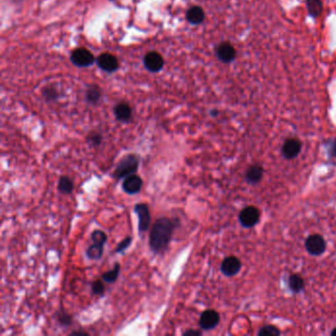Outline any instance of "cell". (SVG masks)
<instances>
[{"label":"cell","instance_id":"f1b7e54d","mask_svg":"<svg viewBox=\"0 0 336 336\" xmlns=\"http://www.w3.org/2000/svg\"><path fill=\"white\" fill-rule=\"evenodd\" d=\"M182 335H201V331L199 330H196V329H188V330H185Z\"/></svg>","mask_w":336,"mask_h":336},{"label":"cell","instance_id":"9c48e42d","mask_svg":"<svg viewBox=\"0 0 336 336\" xmlns=\"http://www.w3.org/2000/svg\"><path fill=\"white\" fill-rule=\"evenodd\" d=\"M143 185V181L140 177L136 174L130 175L125 179L123 182V189L127 195L133 196L140 193Z\"/></svg>","mask_w":336,"mask_h":336},{"label":"cell","instance_id":"7a4b0ae2","mask_svg":"<svg viewBox=\"0 0 336 336\" xmlns=\"http://www.w3.org/2000/svg\"><path fill=\"white\" fill-rule=\"evenodd\" d=\"M139 163H140L139 155L130 153L124 156L118 161L116 167L112 173L113 179L119 181L122 179H126L130 175L136 174L139 168Z\"/></svg>","mask_w":336,"mask_h":336},{"label":"cell","instance_id":"8992f818","mask_svg":"<svg viewBox=\"0 0 336 336\" xmlns=\"http://www.w3.org/2000/svg\"><path fill=\"white\" fill-rule=\"evenodd\" d=\"M220 322V315L214 309L204 310L199 319V326L203 330H211L215 328Z\"/></svg>","mask_w":336,"mask_h":336},{"label":"cell","instance_id":"d4e9b609","mask_svg":"<svg viewBox=\"0 0 336 336\" xmlns=\"http://www.w3.org/2000/svg\"><path fill=\"white\" fill-rule=\"evenodd\" d=\"M279 334H280V330L272 325L263 326L258 332V335L263 336H276L279 335Z\"/></svg>","mask_w":336,"mask_h":336},{"label":"cell","instance_id":"4fadbf2b","mask_svg":"<svg viewBox=\"0 0 336 336\" xmlns=\"http://www.w3.org/2000/svg\"><path fill=\"white\" fill-rule=\"evenodd\" d=\"M99 67L107 72H113L118 68L116 57L111 54H103L97 58Z\"/></svg>","mask_w":336,"mask_h":336},{"label":"cell","instance_id":"4dcf8cb0","mask_svg":"<svg viewBox=\"0 0 336 336\" xmlns=\"http://www.w3.org/2000/svg\"><path fill=\"white\" fill-rule=\"evenodd\" d=\"M331 335L336 336V328L335 329H333V330H332V332H331Z\"/></svg>","mask_w":336,"mask_h":336},{"label":"cell","instance_id":"2e32d148","mask_svg":"<svg viewBox=\"0 0 336 336\" xmlns=\"http://www.w3.org/2000/svg\"><path fill=\"white\" fill-rule=\"evenodd\" d=\"M262 176H263V169H262V167L258 166V165H254V166H252L248 170L247 175H246V179L250 183L254 184V183H257L261 180Z\"/></svg>","mask_w":336,"mask_h":336},{"label":"cell","instance_id":"3957f363","mask_svg":"<svg viewBox=\"0 0 336 336\" xmlns=\"http://www.w3.org/2000/svg\"><path fill=\"white\" fill-rule=\"evenodd\" d=\"M134 213L137 215L138 218V231L139 233L146 232L151 222V214L148 204L146 203H136L134 205Z\"/></svg>","mask_w":336,"mask_h":336},{"label":"cell","instance_id":"9a60e30c","mask_svg":"<svg viewBox=\"0 0 336 336\" xmlns=\"http://www.w3.org/2000/svg\"><path fill=\"white\" fill-rule=\"evenodd\" d=\"M186 19L193 25H199L204 21L205 13L201 7L194 6L187 10Z\"/></svg>","mask_w":336,"mask_h":336},{"label":"cell","instance_id":"6da1fadb","mask_svg":"<svg viewBox=\"0 0 336 336\" xmlns=\"http://www.w3.org/2000/svg\"><path fill=\"white\" fill-rule=\"evenodd\" d=\"M177 227L175 220L168 217H161L155 221L149 236V247L154 253L166 252Z\"/></svg>","mask_w":336,"mask_h":336},{"label":"cell","instance_id":"cb8c5ba5","mask_svg":"<svg viewBox=\"0 0 336 336\" xmlns=\"http://www.w3.org/2000/svg\"><path fill=\"white\" fill-rule=\"evenodd\" d=\"M57 322H59L60 325H62L64 327H68L73 323V318L66 311L60 310L57 314Z\"/></svg>","mask_w":336,"mask_h":336},{"label":"cell","instance_id":"1f68e13d","mask_svg":"<svg viewBox=\"0 0 336 336\" xmlns=\"http://www.w3.org/2000/svg\"><path fill=\"white\" fill-rule=\"evenodd\" d=\"M335 155H336V146H335Z\"/></svg>","mask_w":336,"mask_h":336},{"label":"cell","instance_id":"5bb4252c","mask_svg":"<svg viewBox=\"0 0 336 336\" xmlns=\"http://www.w3.org/2000/svg\"><path fill=\"white\" fill-rule=\"evenodd\" d=\"M113 112H114L115 118L118 122H122V123H127V122H129V119L131 118V115H132L131 108L126 103H119V104H117L114 107Z\"/></svg>","mask_w":336,"mask_h":336},{"label":"cell","instance_id":"8fae6325","mask_svg":"<svg viewBox=\"0 0 336 336\" xmlns=\"http://www.w3.org/2000/svg\"><path fill=\"white\" fill-rule=\"evenodd\" d=\"M302 149V143L297 138H289L285 141L282 147V153L287 159H294Z\"/></svg>","mask_w":336,"mask_h":336},{"label":"cell","instance_id":"f546056e","mask_svg":"<svg viewBox=\"0 0 336 336\" xmlns=\"http://www.w3.org/2000/svg\"><path fill=\"white\" fill-rule=\"evenodd\" d=\"M81 334L88 335V332H86V331H72L71 332V335H81Z\"/></svg>","mask_w":336,"mask_h":336},{"label":"cell","instance_id":"5b68a950","mask_svg":"<svg viewBox=\"0 0 336 336\" xmlns=\"http://www.w3.org/2000/svg\"><path fill=\"white\" fill-rule=\"evenodd\" d=\"M216 56L223 63H231L237 56V51L235 46L230 42H221L216 47Z\"/></svg>","mask_w":336,"mask_h":336},{"label":"cell","instance_id":"4316f807","mask_svg":"<svg viewBox=\"0 0 336 336\" xmlns=\"http://www.w3.org/2000/svg\"><path fill=\"white\" fill-rule=\"evenodd\" d=\"M91 289H92V292L97 296H102V295L105 294V291H106V287H105V284H104V281L101 280H96L94 281L91 285Z\"/></svg>","mask_w":336,"mask_h":336},{"label":"cell","instance_id":"d6986e66","mask_svg":"<svg viewBox=\"0 0 336 336\" xmlns=\"http://www.w3.org/2000/svg\"><path fill=\"white\" fill-rule=\"evenodd\" d=\"M103 253H104V247L97 245V244H94V243H93V245L89 246V248L86 251L87 257L92 260L101 259L103 256Z\"/></svg>","mask_w":336,"mask_h":336},{"label":"cell","instance_id":"44dd1931","mask_svg":"<svg viewBox=\"0 0 336 336\" xmlns=\"http://www.w3.org/2000/svg\"><path fill=\"white\" fill-rule=\"evenodd\" d=\"M289 287L293 292H300L305 287V281L298 274L291 275L289 278Z\"/></svg>","mask_w":336,"mask_h":336},{"label":"cell","instance_id":"ba28073f","mask_svg":"<svg viewBox=\"0 0 336 336\" xmlns=\"http://www.w3.org/2000/svg\"><path fill=\"white\" fill-rule=\"evenodd\" d=\"M306 249L308 253H310L311 255L318 256L325 252L326 244L324 238H322L321 235L315 234V235H310L306 239Z\"/></svg>","mask_w":336,"mask_h":336},{"label":"cell","instance_id":"7402d4cb","mask_svg":"<svg viewBox=\"0 0 336 336\" xmlns=\"http://www.w3.org/2000/svg\"><path fill=\"white\" fill-rule=\"evenodd\" d=\"M101 99V90L98 86H91L87 91V100L91 104H96Z\"/></svg>","mask_w":336,"mask_h":336},{"label":"cell","instance_id":"30bf717a","mask_svg":"<svg viewBox=\"0 0 336 336\" xmlns=\"http://www.w3.org/2000/svg\"><path fill=\"white\" fill-rule=\"evenodd\" d=\"M144 65L151 72H159L164 67V58L156 52L148 53L144 57Z\"/></svg>","mask_w":336,"mask_h":336},{"label":"cell","instance_id":"277c9868","mask_svg":"<svg viewBox=\"0 0 336 336\" xmlns=\"http://www.w3.org/2000/svg\"><path fill=\"white\" fill-rule=\"evenodd\" d=\"M71 61L76 66L87 67V66H91L94 63L95 58L92 55V53H90L86 49L81 47V49H77V50L73 51V53L71 55Z\"/></svg>","mask_w":336,"mask_h":336},{"label":"cell","instance_id":"ffe728a7","mask_svg":"<svg viewBox=\"0 0 336 336\" xmlns=\"http://www.w3.org/2000/svg\"><path fill=\"white\" fill-rule=\"evenodd\" d=\"M119 272H121V265L116 262L112 269L108 270L102 274V279L106 283H114L119 276Z\"/></svg>","mask_w":336,"mask_h":336},{"label":"cell","instance_id":"7c38bea8","mask_svg":"<svg viewBox=\"0 0 336 336\" xmlns=\"http://www.w3.org/2000/svg\"><path fill=\"white\" fill-rule=\"evenodd\" d=\"M241 261L236 256H228L222 261L221 271L226 276H234L241 269Z\"/></svg>","mask_w":336,"mask_h":336},{"label":"cell","instance_id":"484cf974","mask_svg":"<svg viewBox=\"0 0 336 336\" xmlns=\"http://www.w3.org/2000/svg\"><path fill=\"white\" fill-rule=\"evenodd\" d=\"M131 244H132V237L127 236L116 246V248L114 249V252L123 253V252H126V250L130 247Z\"/></svg>","mask_w":336,"mask_h":336},{"label":"cell","instance_id":"52a82bcc","mask_svg":"<svg viewBox=\"0 0 336 336\" xmlns=\"http://www.w3.org/2000/svg\"><path fill=\"white\" fill-rule=\"evenodd\" d=\"M259 211L254 206H248L239 213V222L246 228H252L259 221Z\"/></svg>","mask_w":336,"mask_h":336},{"label":"cell","instance_id":"83f0119b","mask_svg":"<svg viewBox=\"0 0 336 336\" xmlns=\"http://www.w3.org/2000/svg\"><path fill=\"white\" fill-rule=\"evenodd\" d=\"M87 140H88V142L91 145H93V146H99L102 143V141H103V137L99 133H92L91 135L88 136Z\"/></svg>","mask_w":336,"mask_h":336},{"label":"cell","instance_id":"ac0fdd59","mask_svg":"<svg viewBox=\"0 0 336 336\" xmlns=\"http://www.w3.org/2000/svg\"><path fill=\"white\" fill-rule=\"evenodd\" d=\"M307 8L311 17L318 18L322 14L323 9L322 0H307Z\"/></svg>","mask_w":336,"mask_h":336},{"label":"cell","instance_id":"e0dca14e","mask_svg":"<svg viewBox=\"0 0 336 336\" xmlns=\"http://www.w3.org/2000/svg\"><path fill=\"white\" fill-rule=\"evenodd\" d=\"M57 188L62 195H71L74 190V182L69 177L62 176L58 181Z\"/></svg>","mask_w":336,"mask_h":336},{"label":"cell","instance_id":"603a6c76","mask_svg":"<svg viewBox=\"0 0 336 336\" xmlns=\"http://www.w3.org/2000/svg\"><path fill=\"white\" fill-rule=\"evenodd\" d=\"M91 238H92V242L94 244H97V245H100V246H105L107 239H108V236L107 234L102 231V230H95L92 234H91Z\"/></svg>","mask_w":336,"mask_h":336}]
</instances>
